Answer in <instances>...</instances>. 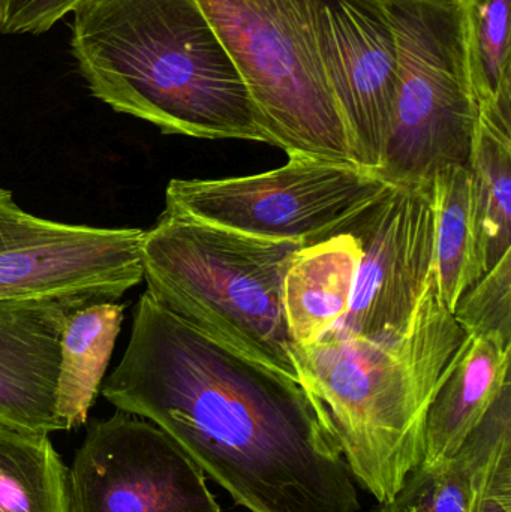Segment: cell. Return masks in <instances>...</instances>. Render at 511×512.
<instances>
[{
	"mask_svg": "<svg viewBox=\"0 0 511 512\" xmlns=\"http://www.w3.org/2000/svg\"><path fill=\"white\" fill-rule=\"evenodd\" d=\"M68 475L48 436L0 426V512H69Z\"/></svg>",
	"mask_w": 511,
	"mask_h": 512,
	"instance_id": "obj_19",
	"label": "cell"
},
{
	"mask_svg": "<svg viewBox=\"0 0 511 512\" xmlns=\"http://www.w3.org/2000/svg\"><path fill=\"white\" fill-rule=\"evenodd\" d=\"M398 45L392 125L377 176L389 186L432 188L468 167L479 107L471 87L461 0H386Z\"/></svg>",
	"mask_w": 511,
	"mask_h": 512,
	"instance_id": "obj_5",
	"label": "cell"
},
{
	"mask_svg": "<svg viewBox=\"0 0 511 512\" xmlns=\"http://www.w3.org/2000/svg\"><path fill=\"white\" fill-rule=\"evenodd\" d=\"M125 306L116 301L84 304L66 321L60 342L57 415L63 430L78 429L101 390Z\"/></svg>",
	"mask_w": 511,
	"mask_h": 512,
	"instance_id": "obj_16",
	"label": "cell"
},
{
	"mask_svg": "<svg viewBox=\"0 0 511 512\" xmlns=\"http://www.w3.org/2000/svg\"><path fill=\"white\" fill-rule=\"evenodd\" d=\"M360 258L362 246L351 230L294 254L282 291L293 348L320 342L344 322Z\"/></svg>",
	"mask_w": 511,
	"mask_h": 512,
	"instance_id": "obj_14",
	"label": "cell"
},
{
	"mask_svg": "<svg viewBox=\"0 0 511 512\" xmlns=\"http://www.w3.org/2000/svg\"><path fill=\"white\" fill-rule=\"evenodd\" d=\"M453 316L468 337L511 342V251L462 295Z\"/></svg>",
	"mask_w": 511,
	"mask_h": 512,
	"instance_id": "obj_21",
	"label": "cell"
},
{
	"mask_svg": "<svg viewBox=\"0 0 511 512\" xmlns=\"http://www.w3.org/2000/svg\"><path fill=\"white\" fill-rule=\"evenodd\" d=\"M101 394L164 430L246 510L360 511L353 474L305 385L213 339L147 292Z\"/></svg>",
	"mask_w": 511,
	"mask_h": 512,
	"instance_id": "obj_1",
	"label": "cell"
},
{
	"mask_svg": "<svg viewBox=\"0 0 511 512\" xmlns=\"http://www.w3.org/2000/svg\"><path fill=\"white\" fill-rule=\"evenodd\" d=\"M236 66L272 146L354 162L305 0H195Z\"/></svg>",
	"mask_w": 511,
	"mask_h": 512,
	"instance_id": "obj_6",
	"label": "cell"
},
{
	"mask_svg": "<svg viewBox=\"0 0 511 512\" xmlns=\"http://www.w3.org/2000/svg\"><path fill=\"white\" fill-rule=\"evenodd\" d=\"M84 2L87 0H0V33L41 35Z\"/></svg>",
	"mask_w": 511,
	"mask_h": 512,
	"instance_id": "obj_22",
	"label": "cell"
},
{
	"mask_svg": "<svg viewBox=\"0 0 511 512\" xmlns=\"http://www.w3.org/2000/svg\"><path fill=\"white\" fill-rule=\"evenodd\" d=\"M471 204L483 274L511 251V123L479 114L471 152Z\"/></svg>",
	"mask_w": 511,
	"mask_h": 512,
	"instance_id": "obj_17",
	"label": "cell"
},
{
	"mask_svg": "<svg viewBox=\"0 0 511 512\" xmlns=\"http://www.w3.org/2000/svg\"><path fill=\"white\" fill-rule=\"evenodd\" d=\"M510 2H462L468 71L479 113L511 111Z\"/></svg>",
	"mask_w": 511,
	"mask_h": 512,
	"instance_id": "obj_20",
	"label": "cell"
},
{
	"mask_svg": "<svg viewBox=\"0 0 511 512\" xmlns=\"http://www.w3.org/2000/svg\"><path fill=\"white\" fill-rule=\"evenodd\" d=\"M302 246L164 212L143 233L146 292L213 339L299 379L282 291Z\"/></svg>",
	"mask_w": 511,
	"mask_h": 512,
	"instance_id": "obj_4",
	"label": "cell"
},
{
	"mask_svg": "<svg viewBox=\"0 0 511 512\" xmlns=\"http://www.w3.org/2000/svg\"><path fill=\"white\" fill-rule=\"evenodd\" d=\"M467 339L434 276L398 330L293 348L300 382L323 409L351 474L380 504L422 462L429 405Z\"/></svg>",
	"mask_w": 511,
	"mask_h": 512,
	"instance_id": "obj_3",
	"label": "cell"
},
{
	"mask_svg": "<svg viewBox=\"0 0 511 512\" xmlns=\"http://www.w3.org/2000/svg\"><path fill=\"white\" fill-rule=\"evenodd\" d=\"M143 233L38 218L0 188V301L119 300L143 280Z\"/></svg>",
	"mask_w": 511,
	"mask_h": 512,
	"instance_id": "obj_8",
	"label": "cell"
},
{
	"mask_svg": "<svg viewBox=\"0 0 511 512\" xmlns=\"http://www.w3.org/2000/svg\"><path fill=\"white\" fill-rule=\"evenodd\" d=\"M71 51L90 93L164 134L270 144L195 0H87Z\"/></svg>",
	"mask_w": 511,
	"mask_h": 512,
	"instance_id": "obj_2",
	"label": "cell"
},
{
	"mask_svg": "<svg viewBox=\"0 0 511 512\" xmlns=\"http://www.w3.org/2000/svg\"><path fill=\"white\" fill-rule=\"evenodd\" d=\"M511 435V384L501 391L455 456L414 466L392 498L374 512H473L483 475L500 442Z\"/></svg>",
	"mask_w": 511,
	"mask_h": 512,
	"instance_id": "obj_15",
	"label": "cell"
},
{
	"mask_svg": "<svg viewBox=\"0 0 511 512\" xmlns=\"http://www.w3.org/2000/svg\"><path fill=\"white\" fill-rule=\"evenodd\" d=\"M174 439L117 411L89 427L69 471V512H222Z\"/></svg>",
	"mask_w": 511,
	"mask_h": 512,
	"instance_id": "obj_9",
	"label": "cell"
},
{
	"mask_svg": "<svg viewBox=\"0 0 511 512\" xmlns=\"http://www.w3.org/2000/svg\"><path fill=\"white\" fill-rule=\"evenodd\" d=\"M435 222V277L441 300L455 312L462 295L483 276L471 204L468 167L441 171L432 185Z\"/></svg>",
	"mask_w": 511,
	"mask_h": 512,
	"instance_id": "obj_18",
	"label": "cell"
},
{
	"mask_svg": "<svg viewBox=\"0 0 511 512\" xmlns=\"http://www.w3.org/2000/svg\"><path fill=\"white\" fill-rule=\"evenodd\" d=\"M389 188L353 162L297 156L254 176L171 180L165 213L308 246L345 233Z\"/></svg>",
	"mask_w": 511,
	"mask_h": 512,
	"instance_id": "obj_7",
	"label": "cell"
},
{
	"mask_svg": "<svg viewBox=\"0 0 511 512\" xmlns=\"http://www.w3.org/2000/svg\"><path fill=\"white\" fill-rule=\"evenodd\" d=\"M473 512H511V435L500 442L489 462Z\"/></svg>",
	"mask_w": 511,
	"mask_h": 512,
	"instance_id": "obj_23",
	"label": "cell"
},
{
	"mask_svg": "<svg viewBox=\"0 0 511 512\" xmlns=\"http://www.w3.org/2000/svg\"><path fill=\"white\" fill-rule=\"evenodd\" d=\"M511 342L498 336L468 337L449 367L426 414V465L455 456L501 391L510 385Z\"/></svg>",
	"mask_w": 511,
	"mask_h": 512,
	"instance_id": "obj_13",
	"label": "cell"
},
{
	"mask_svg": "<svg viewBox=\"0 0 511 512\" xmlns=\"http://www.w3.org/2000/svg\"><path fill=\"white\" fill-rule=\"evenodd\" d=\"M348 230L359 239L362 258L347 316L327 336L398 330L435 276L432 188L390 186Z\"/></svg>",
	"mask_w": 511,
	"mask_h": 512,
	"instance_id": "obj_11",
	"label": "cell"
},
{
	"mask_svg": "<svg viewBox=\"0 0 511 512\" xmlns=\"http://www.w3.org/2000/svg\"><path fill=\"white\" fill-rule=\"evenodd\" d=\"M83 298L0 301V426L50 436L57 415L60 342Z\"/></svg>",
	"mask_w": 511,
	"mask_h": 512,
	"instance_id": "obj_12",
	"label": "cell"
},
{
	"mask_svg": "<svg viewBox=\"0 0 511 512\" xmlns=\"http://www.w3.org/2000/svg\"><path fill=\"white\" fill-rule=\"evenodd\" d=\"M461 2H464V0H461Z\"/></svg>",
	"mask_w": 511,
	"mask_h": 512,
	"instance_id": "obj_24",
	"label": "cell"
},
{
	"mask_svg": "<svg viewBox=\"0 0 511 512\" xmlns=\"http://www.w3.org/2000/svg\"><path fill=\"white\" fill-rule=\"evenodd\" d=\"M354 162L377 173L392 125L399 65L386 0H305Z\"/></svg>",
	"mask_w": 511,
	"mask_h": 512,
	"instance_id": "obj_10",
	"label": "cell"
}]
</instances>
